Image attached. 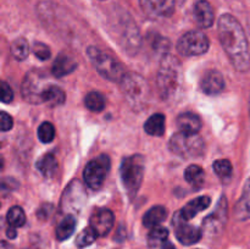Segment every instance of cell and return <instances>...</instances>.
<instances>
[{"instance_id":"44dd1931","label":"cell","mask_w":250,"mask_h":249,"mask_svg":"<svg viewBox=\"0 0 250 249\" xmlns=\"http://www.w3.org/2000/svg\"><path fill=\"white\" fill-rule=\"evenodd\" d=\"M165 116L163 114H154L144 124V131L149 136L161 137L165 133Z\"/></svg>"},{"instance_id":"5b68a950","label":"cell","mask_w":250,"mask_h":249,"mask_svg":"<svg viewBox=\"0 0 250 249\" xmlns=\"http://www.w3.org/2000/svg\"><path fill=\"white\" fill-rule=\"evenodd\" d=\"M87 55L89 56L90 62L93 63L98 73L106 80L117 82V81H121L126 75L122 63L100 49L89 46L87 49Z\"/></svg>"},{"instance_id":"6da1fadb","label":"cell","mask_w":250,"mask_h":249,"mask_svg":"<svg viewBox=\"0 0 250 249\" xmlns=\"http://www.w3.org/2000/svg\"><path fill=\"white\" fill-rule=\"evenodd\" d=\"M219 38L229 61L236 70L244 72L250 68V49L243 27L229 14L220 17L217 23Z\"/></svg>"},{"instance_id":"cb8c5ba5","label":"cell","mask_w":250,"mask_h":249,"mask_svg":"<svg viewBox=\"0 0 250 249\" xmlns=\"http://www.w3.org/2000/svg\"><path fill=\"white\" fill-rule=\"evenodd\" d=\"M76 229V219L73 215H66L62 221L59 224L56 228V238L59 241H65L70 238Z\"/></svg>"},{"instance_id":"e0dca14e","label":"cell","mask_w":250,"mask_h":249,"mask_svg":"<svg viewBox=\"0 0 250 249\" xmlns=\"http://www.w3.org/2000/svg\"><path fill=\"white\" fill-rule=\"evenodd\" d=\"M180 132L187 134H197L202 128V120L194 112H182L176 119Z\"/></svg>"},{"instance_id":"7c38bea8","label":"cell","mask_w":250,"mask_h":249,"mask_svg":"<svg viewBox=\"0 0 250 249\" xmlns=\"http://www.w3.org/2000/svg\"><path fill=\"white\" fill-rule=\"evenodd\" d=\"M115 224V216L111 210L106 208L97 209L90 216L89 226L94 229L99 237H104L111 231Z\"/></svg>"},{"instance_id":"484cf974","label":"cell","mask_w":250,"mask_h":249,"mask_svg":"<svg viewBox=\"0 0 250 249\" xmlns=\"http://www.w3.org/2000/svg\"><path fill=\"white\" fill-rule=\"evenodd\" d=\"M185 178L193 187H200L205 181V172L200 166L190 165L185 170Z\"/></svg>"},{"instance_id":"8d00e7d4","label":"cell","mask_w":250,"mask_h":249,"mask_svg":"<svg viewBox=\"0 0 250 249\" xmlns=\"http://www.w3.org/2000/svg\"><path fill=\"white\" fill-rule=\"evenodd\" d=\"M6 236L9 237V238H11V239L16 238V236H17V233H16V228H15V227H11V226H10L9 228H7V231H6Z\"/></svg>"},{"instance_id":"277c9868","label":"cell","mask_w":250,"mask_h":249,"mask_svg":"<svg viewBox=\"0 0 250 249\" xmlns=\"http://www.w3.org/2000/svg\"><path fill=\"white\" fill-rule=\"evenodd\" d=\"M144 171H146V159L141 154L127 156L122 160L120 173L125 189L129 197H134L143 182Z\"/></svg>"},{"instance_id":"83f0119b","label":"cell","mask_w":250,"mask_h":249,"mask_svg":"<svg viewBox=\"0 0 250 249\" xmlns=\"http://www.w3.org/2000/svg\"><path fill=\"white\" fill-rule=\"evenodd\" d=\"M6 221L9 226L15 227V228L23 226L24 222H26V214H24L23 209L20 207H12L7 211Z\"/></svg>"},{"instance_id":"d6986e66","label":"cell","mask_w":250,"mask_h":249,"mask_svg":"<svg viewBox=\"0 0 250 249\" xmlns=\"http://www.w3.org/2000/svg\"><path fill=\"white\" fill-rule=\"evenodd\" d=\"M234 217L238 221L250 219V178L247 181L243 193L234 207Z\"/></svg>"},{"instance_id":"e575fe53","label":"cell","mask_w":250,"mask_h":249,"mask_svg":"<svg viewBox=\"0 0 250 249\" xmlns=\"http://www.w3.org/2000/svg\"><path fill=\"white\" fill-rule=\"evenodd\" d=\"M2 103H11L14 100V90L6 82H1V90H0Z\"/></svg>"},{"instance_id":"7402d4cb","label":"cell","mask_w":250,"mask_h":249,"mask_svg":"<svg viewBox=\"0 0 250 249\" xmlns=\"http://www.w3.org/2000/svg\"><path fill=\"white\" fill-rule=\"evenodd\" d=\"M58 160L53 154H45L37 161V168L46 178L54 177L55 173L58 172Z\"/></svg>"},{"instance_id":"836d02e7","label":"cell","mask_w":250,"mask_h":249,"mask_svg":"<svg viewBox=\"0 0 250 249\" xmlns=\"http://www.w3.org/2000/svg\"><path fill=\"white\" fill-rule=\"evenodd\" d=\"M153 48L154 50H156V53L161 51V53H165L168 48H170V42L167 39H165L161 36H155L153 38Z\"/></svg>"},{"instance_id":"4dcf8cb0","label":"cell","mask_w":250,"mask_h":249,"mask_svg":"<svg viewBox=\"0 0 250 249\" xmlns=\"http://www.w3.org/2000/svg\"><path fill=\"white\" fill-rule=\"evenodd\" d=\"M98 237L99 236H98V233L92 228V227H85V228L78 234L77 239H76V244H77L80 248H85V247L94 243L95 239H97Z\"/></svg>"},{"instance_id":"f35d334b","label":"cell","mask_w":250,"mask_h":249,"mask_svg":"<svg viewBox=\"0 0 250 249\" xmlns=\"http://www.w3.org/2000/svg\"><path fill=\"white\" fill-rule=\"evenodd\" d=\"M249 114H250V99H249Z\"/></svg>"},{"instance_id":"9a60e30c","label":"cell","mask_w":250,"mask_h":249,"mask_svg":"<svg viewBox=\"0 0 250 249\" xmlns=\"http://www.w3.org/2000/svg\"><path fill=\"white\" fill-rule=\"evenodd\" d=\"M194 17L200 28H210L215 21V12L211 4L207 0H199L194 5Z\"/></svg>"},{"instance_id":"ba28073f","label":"cell","mask_w":250,"mask_h":249,"mask_svg":"<svg viewBox=\"0 0 250 249\" xmlns=\"http://www.w3.org/2000/svg\"><path fill=\"white\" fill-rule=\"evenodd\" d=\"M110 171V158L102 154L98 158L93 159L85 165L83 171V178L85 185L92 189H98L103 186L107 173Z\"/></svg>"},{"instance_id":"1f68e13d","label":"cell","mask_w":250,"mask_h":249,"mask_svg":"<svg viewBox=\"0 0 250 249\" xmlns=\"http://www.w3.org/2000/svg\"><path fill=\"white\" fill-rule=\"evenodd\" d=\"M54 137H55V127L51 122L45 121L38 127V139L42 143H50L53 142Z\"/></svg>"},{"instance_id":"ac0fdd59","label":"cell","mask_w":250,"mask_h":249,"mask_svg":"<svg viewBox=\"0 0 250 249\" xmlns=\"http://www.w3.org/2000/svg\"><path fill=\"white\" fill-rule=\"evenodd\" d=\"M210 203H211V199L209 197H207V195L195 198V199L190 200L186 207L182 208V210L180 211V216L185 221H188V220L193 219L198 212L208 209L210 207Z\"/></svg>"},{"instance_id":"d6a6232c","label":"cell","mask_w":250,"mask_h":249,"mask_svg":"<svg viewBox=\"0 0 250 249\" xmlns=\"http://www.w3.org/2000/svg\"><path fill=\"white\" fill-rule=\"evenodd\" d=\"M33 53L39 60H48L51 55V51L49 46L44 43H34L33 45Z\"/></svg>"},{"instance_id":"74e56055","label":"cell","mask_w":250,"mask_h":249,"mask_svg":"<svg viewBox=\"0 0 250 249\" xmlns=\"http://www.w3.org/2000/svg\"><path fill=\"white\" fill-rule=\"evenodd\" d=\"M161 249H176V248L171 242L166 241L165 243H163V246H161Z\"/></svg>"},{"instance_id":"4316f807","label":"cell","mask_w":250,"mask_h":249,"mask_svg":"<svg viewBox=\"0 0 250 249\" xmlns=\"http://www.w3.org/2000/svg\"><path fill=\"white\" fill-rule=\"evenodd\" d=\"M168 231L165 227H154L151 228V231L148 234V244L150 248H155V247L163 246V243H165L166 239H167Z\"/></svg>"},{"instance_id":"8fae6325","label":"cell","mask_w":250,"mask_h":249,"mask_svg":"<svg viewBox=\"0 0 250 249\" xmlns=\"http://www.w3.org/2000/svg\"><path fill=\"white\" fill-rule=\"evenodd\" d=\"M175 228H176V237L178 241L185 246H192V244L198 243L202 238L203 233L198 227L192 226L187 224L182 217L180 216V212L175 216Z\"/></svg>"},{"instance_id":"5bb4252c","label":"cell","mask_w":250,"mask_h":249,"mask_svg":"<svg viewBox=\"0 0 250 249\" xmlns=\"http://www.w3.org/2000/svg\"><path fill=\"white\" fill-rule=\"evenodd\" d=\"M200 88L208 95H216L225 89V80L216 70H209L200 81Z\"/></svg>"},{"instance_id":"d4e9b609","label":"cell","mask_w":250,"mask_h":249,"mask_svg":"<svg viewBox=\"0 0 250 249\" xmlns=\"http://www.w3.org/2000/svg\"><path fill=\"white\" fill-rule=\"evenodd\" d=\"M84 104L87 109H89L93 112H100L105 109L106 105V100L105 97L99 92H89L84 98Z\"/></svg>"},{"instance_id":"3957f363","label":"cell","mask_w":250,"mask_h":249,"mask_svg":"<svg viewBox=\"0 0 250 249\" xmlns=\"http://www.w3.org/2000/svg\"><path fill=\"white\" fill-rule=\"evenodd\" d=\"M121 90L129 106L134 110H142L146 105L150 95L148 82L141 75L128 72L121 81Z\"/></svg>"},{"instance_id":"603a6c76","label":"cell","mask_w":250,"mask_h":249,"mask_svg":"<svg viewBox=\"0 0 250 249\" xmlns=\"http://www.w3.org/2000/svg\"><path fill=\"white\" fill-rule=\"evenodd\" d=\"M66 94L61 88L50 84L44 89L43 92V103H46L49 106L55 107L60 106L65 103Z\"/></svg>"},{"instance_id":"4fadbf2b","label":"cell","mask_w":250,"mask_h":249,"mask_svg":"<svg viewBox=\"0 0 250 249\" xmlns=\"http://www.w3.org/2000/svg\"><path fill=\"white\" fill-rule=\"evenodd\" d=\"M144 14L149 17H167L175 10V0H139Z\"/></svg>"},{"instance_id":"2e32d148","label":"cell","mask_w":250,"mask_h":249,"mask_svg":"<svg viewBox=\"0 0 250 249\" xmlns=\"http://www.w3.org/2000/svg\"><path fill=\"white\" fill-rule=\"evenodd\" d=\"M77 61L72 55L67 53H61L56 56L55 61H54L51 73L55 77H63V76L72 73L77 68Z\"/></svg>"},{"instance_id":"f546056e","label":"cell","mask_w":250,"mask_h":249,"mask_svg":"<svg viewBox=\"0 0 250 249\" xmlns=\"http://www.w3.org/2000/svg\"><path fill=\"white\" fill-rule=\"evenodd\" d=\"M212 168H214L215 173L219 176L221 180H227L232 176V171H233V167H232L231 161L227 160V159H220V160H216L212 165Z\"/></svg>"},{"instance_id":"f1b7e54d","label":"cell","mask_w":250,"mask_h":249,"mask_svg":"<svg viewBox=\"0 0 250 249\" xmlns=\"http://www.w3.org/2000/svg\"><path fill=\"white\" fill-rule=\"evenodd\" d=\"M11 54L16 60H24L29 54V44L24 38H17L11 44Z\"/></svg>"},{"instance_id":"9c48e42d","label":"cell","mask_w":250,"mask_h":249,"mask_svg":"<svg viewBox=\"0 0 250 249\" xmlns=\"http://www.w3.org/2000/svg\"><path fill=\"white\" fill-rule=\"evenodd\" d=\"M48 85L44 84V78L36 71L28 72L22 82V97L32 104L43 103V92Z\"/></svg>"},{"instance_id":"7a4b0ae2","label":"cell","mask_w":250,"mask_h":249,"mask_svg":"<svg viewBox=\"0 0 250 249\" xmlns=\"http://www.w3.org/2000/svg\"><path fill=\"white\" fill-rule=\"evenodd\" d=\"M156 85L161 99H175L182 85V67L178 59L164 55L156 76Z\"/></svg>"},{"instance_id":"ffe728a7","label":"cell","mask_w":250,"mask_h":249,"mask_svg":"<svg viewBox=\"0 0 250 249\" xmlns=\"http://www.w3.org/2000/svg\"><path fill=\"white\" fill-rule=\"evenodd\" d=\"M167 217V210L161 205H156L149 209L143 216V225L149 228H154V227L160 226Z\"/></svg>"},{"instance_id":"d590c367","label":"cell","mask_w":250,"mask_h":249,"mask_svg":"<svg viewBox=\"0 0 250 249\" xmlns=\"http://www.w3.org/2000/svg\"><path fill=\"white\" fill-rule=\"evenodd\" d=\"M12 124H14V120L10 116L7 112L2 111L1 112V119H0V127H1L2 132H6L9 129L12 128Z\"/></svg>"},{"instance_id":"52a82bcc","label":"cell","mask_w":250,"mask_h":249,"mask_svg":"<svg viewBox=\"0 0 250 249\" xmlns=\"http://www.w3.org/2000/svg\"><path fill=\"white\" fill-rule=\"evenodd\" d=\"M209 38L200 31H189L177 42V50L183 56L203 55L209 50Z\"/></svg>"},{"instance_id":"30bf717a","label":"cell","mask_w":250,"mask_h":249,"mask_svg":"<svg viewBox=\"0 0 250 249\" xmlns=\"http://www.w3.org/2000/svg\"><path fill=\"white\" fill-rule=\"evenodd\" d=\"M227 220V200L226 198L222 197L217 204L216 209L214 210L211 215L204 220V229L209 234H217L222 231V228L226 225Z\"/></svg>"},{"instance_id":"8992f818","label":"cell","mask_w":250,"mask_h":249,"mask_svg":"<svg viewBox=\"0 0 250 249\" xmlns=\"http://www.w3.org/2000/svg\"><path fill=\"white\" fill-rule=\"evenodd\" d=\"M170 150L183 159L198 158L205 149L204 141L199 134H187L183 132L175 133L170 139Z\"/></svg>"}]
</instances>
